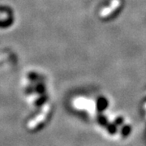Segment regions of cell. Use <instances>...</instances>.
<instances>
[{
    "label": "cell",
    "mask_w": 146,
    "mask_h": 146,
    "mask_svg": "<svg viewBox=\"0 0 146 146\" xmlns=\"http://www.w3.org/2000/svg\"><path fill=\"white\" fill-rule=\"evenodd\" d=\"M121 5V1L120 0H112L110 3V5L106 7L103 8L100 11V16L105 18L112 14L116 9H118Z\"/></svg>",
    "instance_id": "1"
}]
</instances>
